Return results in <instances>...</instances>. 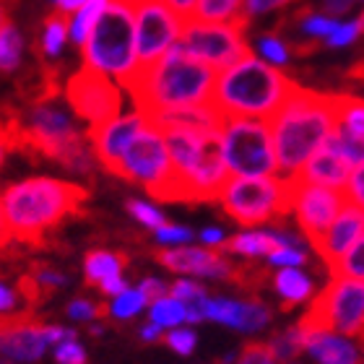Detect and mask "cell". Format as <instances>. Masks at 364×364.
<instances>
[{"label":"cell","instance_id":"obj_33","mask_svg":"<svg viewBox=\"0 0 364 364\" xmlns=\"http://www.w3.org/2000/svg\"><path fill=\"white\" fill-rule=\"evenodd\" d=\"M146 294L141 291V289H125L117 299L112 302V318L117 320H130V318H136L138 312L146 307Z\"/></svg>","mask_w":364,"mask_h":364},{"label":"cell","instance_id":"obj_40","mask_svg":"<svg viewBox=\"0 0 364 364\" xmlns=\"http://www.w3.org/2000/svg\"><path fill=\"white\" fill-rule=\"evenodd\" d=\"M338 29V23L331 16H304L302 18V31L310 37H331Z\"/></svg>","mask_w":364,"mask_h":364},{"label":"cell","instance_id":"obj_42","mask_svg":"<svg viewBox=\"0 0 364 364\" xmlns=\"http://www.w3.org/2000/svg\"><path fill=\"white\" fill-rule=\"evenodd\" d=\"M193 240V232L185 227H175V224H167V227L156 229V242L159 245H185Z\"/></svg>","mask_w":364,"mask_h":364},{"label":"cell","instance_id":"obj_23","mask_svg":"<svg viewBox=\"0 0 364 364\" xmlns=\"http://www.w3.org/2000/svg\"><path fill=\"white\" fill-rule=\"evenodd\" d=\"M245 0H198L190 21L200 23H232L242 14Z\"/></svg>","mask_w":364,"mask_h":364},{"label":"cell","instance_id":"obj_29","mask_svg":"<svg viewBox=\"0 0 364 364\" xmlns=\"http://www.w3.org/2000/svg\"><path fill=\"white\" fill-rule=\"evenodd\" d=\"M336 114H338V125L364 136V99L336 94Z\"/></svg>","mask_w":364,"mask_h":364},{"label":"cell","instance_id":"obj_16","mask_svg":"<svg viewBox=\"0 0 364 364\" xmlns=\"http://www.w3.org/2000/svg\"><path fill=\"white\" fill-rule=\"evenodd\" d=\"M151 258L172 273H193L208 279L232 281L237 263L221 258L219 247H175V250H154Z\"/></svg>","mask_w":364,"mask_h":364},{"label":"cell","instance_id":"obj_9","mask_svg":"<svg viewBox=\"0 0 364 364\" xmlns=\"http://www.w3.org/2000/svg\"><path fill=\"white\" fill-rule=\"evenodd\" d=\"M136 11V65L133 70L151 68L182 37L185 21L164 0H130Z\"/></svg>","mask_w":364,"mask_h":364},{"label":"cell","instance_id":"obj_48","mask_svg":"<svg viewBox=\"0 0 364 364\" xmlns=\"http://www.w3.org/2000/svg\"><path fill=\"white\" fill-rule=\"evenodd\" d=\"M346 193H349V198L359 205V208H364V164H359V167L354 169Z\"/></svg>","mask_w":364,"mask_h":364},{"label":"cell","instance_id":"obj_5","mask_svg":"<svg viewBox=\"0 0 364 364\" xmlns=\"http://www.w3.org/2000/svg\"><path fill=\"white\" fill-rule=\"evenodd\" d=\"M291 175L287 177H232L221 193V208L240 227L276 224L294 208Z\"/></svg>","mask_w":364,"mask_h":364},{"label":"cell","instance_id":"obj_20","mask_svg":"<svg viewBox=\"0 0 364 364\" xmlns=\"http://www.w3.org/2000/svg\"><path fill=\"white\" fill-rule=\"evenodd\" d=\"M130 263L128 252H109V250H89L84 258L86 287H102L107 279L120 276Z\"/></svg>","mask_w":364,"mask_h":364},{"label":"cell","instance_id":"obj_21","mask_svg":"<svg viewBox=\"0 0 364 364\" xmlns=\"http://www.w3.org/2000/svg\"><path fill=\"white\" fill-rule=\"evenodd\" d=\"M284 245L276 235H268V232H247V235H235L224 240L219 245V250L237 252V255H247V258H258V255H268L271 258L273 252H279Z\"/></svg>","mask_w":364,"mask_h":364},{"label":"cell","instance_id":"obj_4","mask_svg":"<svg viewBox=\"0 0 364 364\" xmlns=\"http://www.w3.org/2000/svg\"><path fill=\"white\" fill-rule=\"evenodd\" d=\"M296 84L287 73L247 55L232 68L221 70L213 91V107L227 117H252L271 122L294 94Z\"/></svg>","mask_w":364,"mask_h":364},{"label":"cell","instance_id":"obj_52","mask_svg":"<svg viewBox=\"0 0 364 364\" xmlns=\"http://www.w3.org/2000/svg\"><path fill=\"white\" fill-rule=\"evenodd\" d=\"M138 338L146 343H156V341H164V336H161V326L156 323H149V326H141L138 331Z\"/></svg>","mask_w":364,"mask_h":364},{"label":"cell","instance_id":"obj_17","mask_svg":"<svg viewBox=\"0 0 364 364\" xmlns=\"http://www.w3.org/2000/svg\"><path fill=\"white\" fill-rule=\"evenodd\" d=\"M362 235H364V208H359L349 198L346 205H343V211L338 213V219L333 221V227L328 229V235L323 237V242L315 247V252H318L320 260L331 271L362 240Z\"/></svg>","mask_w":364,"mask_h":364},{"label":"cell","instance_id":"obj_32","mask_svg":"<svg viewBox=\"0 0 364 364\" xmlns=\"http://www.w3.org/2000/svg\"><path fill=\"white\" fill-rule=\"evenodd\" d=\"M16 291L23 296V302H26V310H39L45 299L50 296V289L42 284V281L34 276V273H23L18 276V284H16Z\"/></svg>","mask_w":364,"mask_h":364},{"label":"cell","instance_id":"obj_19","mask_svg":"<svg viewBox=\"0 0 364 364\" xmlns=\"http://www.w3.org/2000/svg\"><path fill=\"white\" fill-rule=\"evenodd\" d=\"M304 351H310L320 364H362L364 359V354H359L354 343L343 341L328 331L304 336Z\"/></svg>","mask_w":364,"mask_h":364},{"label":"cell","instance_id":"obj_53","mask_svg":"<svg viewBox=\"0 0 364 364\" xmlns=\"http://www.w3.org/2000/svg\"><path fill=\"white\" fill-rule=\"evenodd\" d=\"M351 3H354V0H323V11H326L328 16H341L349 11Z\"/></svg>","mask_w":364,"mask_h":364},{"label":"cell","instance_id":"obj_18","mask_svg":"<svg viewBox=\"0 0 364 364\" xmlns=\"http://www.w3.org/2000/svg\"><path fill=\"white\" fill-rule=\"evenodd\" d=\"M351 164L346 156H341L338 151L323 146L320 151H315L310 156V161L304 164L302 169H296L291 175H296L304 182H315V185H323V188H333V190H346L351 180Z\"/></svg>","mask_w":364,"mask_h":364},{"label":"cell","instance_id":"obj_12","mask_svg":"<svg viewBox=\"0 0 364 364\" xmlns=\"http://www.w3.org/2000/svg\"><path fill=\"white\" fill-rule=\"evenodd\" d=\"M291 177L296 182L294 213L296 221H299V229L310 240L312 247H318L323 242V237L328 235V229L333 227V221L338 219V213L343 211V205L349 200V193L346 190L323 188V185H315V182H304L296 175Z\"/></svg>","mask_w":364,"mask_h":364},{"label":"cell","instance_id":"obj_34","mask_svg":"<svg viewBox=\"0 0 364 364\" xmlns=\"http://www.w3.org/2000/svg\"><path fill=\"white\" fill-rule=\"evenodd\" d=\"M338 276H351V279H364V235L354 247L341 258L338 266L331 268V279Z\"/></svg>","mask_w":364,"mask_h":364},{"label":"cell","instance_id":"obj_35","mask_svg":"<svg viewBox=\"0 0 364 364\" xmlns=\"http://www.w3.org/2000/svg\"><path fill=\"white\" fill-rule=\"evenodd\" d=\"M128 211L138 224H144V227H149V229H161V227H167L169 224V221L164 219L154 205L141 203V200H128Z\"/></svg>","mask_w":364,"mask_h":364},{"label":"cell","instance_id":"obj_44","mask_svg":"<svg viewBox=\"0 0 364 364\" xmlns=\"http://www.w3.org/2000/svg\"><path fill=\"white\" fill-rule=\"evenodd\" d=\"M307 263V255L302 250H291V247H281L279 252L271 255V266H284V268H296Z\"/></svg>","mask_w":364,"mask_h":364},{"label":"cell","instance_id":"obj_41","mask_svg":"<svg viewBox=\"0 0 364 364\" xmlns=\"http://www.w3.org/2000/svg\"><path fill=\"white\" fill-rule=\"evenodd\" d=\"M55 362H58V364H86L84 346H81V343H76V341L58 343V351H55Z\"/></svg>","mask_w":364,"mask_h":364},{"label":"cell","instance_id":"obj_13","mask_svg":"<svg viewBox=\"0 0 364 364\" xmlns=\"http://www.w3.org/2000/svg\"><path fill=\"white\" fill-rule=\"evenodd\" d=\"M167 141L161 138V130H156L151 122L146 120L133 144L128 146V151L122 156V177L120 180L138 182V185H154L169 167L167 159Z\"/></svg>","mask_w":364,"mask_h":364},{"label":"cell","instance_id":"obj_38","mask_svg":"<svg viewBox=\"0 0 364 364\" xmlns=\"http://www.w3.org/2000/svg\"><path fill=\"white\" fill-rule=\"evenodd\" d=\"M196 341H198V336H196V331H190V328H177V331H172V333L164 336V343H167L172 351L182 354V357L193 354Z\"/></svg>","mask_w":364,"mask_h":364},{"label":"cell","instance_id":"obj_6","mask_svg":"<svg viewBox=\"0 0 364 364\" xmlns=\"http://www.w3.org/2000/svg\"><path fill=\"white\" fill-rule=\"evenodd\" d=\"M136 11L125 0H109L84 42V63L102 73H114L117 81L136 65Z\"/></svg>","mask_w":364,"mask_h":364},{"label":"cell","instance_id":"obj_50","mask_svg":"<svg viewBox=\"0 0 364 364\" xmlns=\"http://www.w3.org/2000/svg\"><path fill=\"white\" fill-rule=\"evenodd\" d=\"M125 289H128V284H125V279H122V276H112V279H107L105 284H102V287H99V291H102V294L105 296H120L122 291H125Z\"/></svg>","mask_w":364,"mask_h":364},{"label":"cell","instance_id":"obj_24","mask_svg":"<svg viewBox=\"0 0 364 364\" xmlns=\"http://www.w3.org/2000/svg\"><path fill=\"white\" fill-rule=\"evenodd\" d=\"M21 34L14 26V18L8 16V11H3L0 18V63H3V73H14L21 65Z\"/></svg>","mask_w":364,"mask_h":364},{"label":"cell","instance_id":"obj_27","mask_svg":"<svg viewBox=\"0 0 364 364\" xmlns=\"http://www.w3.org/2000/svg\"><path fill=\"white\" fill-rule=\"evenodd\" d=\"M271 349L279 362H291L304 351V333L299 326H289L287 331H281L271 338Z\"/></svg>","mask_w":364,"mask_h":364},{"label":"cell","instance_id":"obj_28","mask_svg":"<svg viewBox=\"0 0 364 364\" xmlns=\"http://www.w3.org/2000/svg\"><path fill=\"white\" fill-rule=\"evenodd\" d=\"M245 304L247 302H235V299H208L205 315H208V320H216L221 326L240 331L245 318Z\"/></svg>","mask_w":364,"mask_h":364},{"label":"cell","instance_id":"obj_10","mask_svg":"<svg viewBox=\"0 0 364 364\" xmlns=\"http://www.w3.org/2000/svg\"><path fill=\"white\" fill-rule=\"evenodd\" d=\"M180 45L190 55H196L198 60L211 65L216 73L232 68L237 63L247 58L250 47L245 42L242 29H237L232 23H200V21H185Z\"/></svg>","mask_w":364,"mask_h":364},{"label":"cell","instance_id":"obj_57","mask_svg":"<svg viewBox=\"0 0 364 364\" xmlns=\"http://www.w3.org/2000/svg\"><path fill=\"white\" fill-rule=\"evenodd\" d=\"M346 81H351V84H359V81H364V58H362V60H357L349 70H346Z\"/></svg>","mask_w":364,"mask_h":364},{"label":"cell","instance_id":"obj_58","mask_svg":"<svg viewBox=\"0 0 364 364\" xmlns=\"http://www.w3.org/2000/svg\"><path fill=\"white\" fill-rule=\"evenodd\" d=\"M357 26H359V31H362V34H364V11H362V16H359V18H357Z\"/></svg>","mask_w":364,"mask_h":364},{"label":"cell","instance_id":"obj_22","mask_svg":"<svg viewBox=\"0 0 364 364\" xmlns=\"http://www.w3.org/2000/svg\"><path fill=\"white\" fill-rule=\"evenodd\" d=\"M276 291L281 294V310L291 312L299 302L312 294V281L299 268H281L273 281Z\"/></svg>","mask_w":364,"mask_h":364},{"label":"cell","instance_id":"obj_7","mask_svg":"<svg viewBox=\"0 0 364 364\" xmlns=\"http://www.w3.org/2000/svg\"><path fill=\"white\" fill-rule=\"evenodd\" d=\"M296 326L302 328L304 336L320 331L357 336L364 328V279H331Z\"/></svg>","mask_w":364,"mask_h":364},{"label":"cell","instance_id":"obj_8","mask_svg":"<svg viewBox=\"0 0 364 364\" xmlns=\"http://www.w3.org/2000/svg\"><path fill=\"white\" fill-rule=\"evenodd\" d=\"M266 120L252 117H229L224 130V156L229 172L237 177H273L279 172V156L273 149V136H268Z\"/></svg>","mask_w":364,"mask_h":364},{"label":"cell","instance_id":"obj_51","mask_svg":"<svg viewBox=\"0 0 364 364\" xmlns=\"http://www.w3.org/2000/svg\"><path fill=\"white\" fill-rule=\"evenodd\" d=\"M175 14L182 16V21H190V16H193V8H196L198 0H164Z\"/></svg>","mask_w":364,"mask_h":364},{"label":"cell","instance_id":"obj_1","mask_svg":"<svg viewBox=\"0 0 364 364\" xmlns=\"http://www.w3.org/2000/svg\"><path fill=\"white\" fill-rule=\"evenodd\" d=\"M89 190L76 182L53 177H29L14 182L0 198V237L3 252L16 247H50V232L84 213Z\"/></svg>","mask_w":364,"mask_h":364},{"label":"cell","instance_id":"obj_46","mask_svg":"<svg viewBox=\"0 0 364 364\" xmlns=\"http://www.w3.org/2000/svg\"><path fill=\"white\" fill-rule=\"evenodd\" d=\"M359 34V26L357 21L354 23H338V29L331 34V37L326 39V45L328 47H343V45H351L354 39H357Z\"/></svg>","mask_w":364,"mask_h":364},{"label":"cell","instance_id":"obj_31","mask_svg":"<svg viewBox=\"0 0 364 364\" xmlns=\"http://www.w3.org/2000/svg\"><path fill=\"white\" fill-rule=\"evenodd\" d=\"M266 281H268V271L263 266L258 268L255 263H237L235 276H232L229 284H235L245 294H258Z\"/></svg>","mask_w":364,"mask_h":364},{"label":"cell","instance_id":"obj_54","mask_svg":"<svg viewBox=\"0 0 364 364\" xmlns=\"http://www.w3.org/2000/svg\"><path fill=\"white\" fill-rule=\"evenodd\" d=\"M318 47H320V42H299V39H291V42H289V50H291L294 55H299V58L312 55Z\"/></svg>","mask_w":364,"mask_h":364},{"label":"cell","instance_id":"obj_15","mask_svg":"<svg viewBox=\"0 0 364 364\" xmlns=\"http://www.w3.org/2000/svg\"><path fill=\"white\" fill-rule=\"evenodd\" d=\"M47 343V326L34 318L31 310L11 312L3 315V354L14 362H37L45 354Z\"/></svg>","mask_w":364,"mask_h":364},{"label":"cell","instance_id":"obj_11","mask_svg":"<svg viewBox=\"0 0 364 364\" xmlns=\"http://www.w3.org/2000/svg\"><path fill=\"white\" fill-rule=\"evenodd\" d=\"M65 102L70 109L89 122V130L105 128L107 122L117 120L122 107L120 91L114 89L112 81L107 78V73L97 68H84L73 73L65 84Z\"/></svg>","mask_w":364,"mask_h":364},{"label":"cell","instance_id":"obj_36","mask_svg":"<svg viewBox=\"0 0 364 364\" xmlns=\"http://www.w3.org/2000/svg\"><path fill=\"white\" fill-rule=\"evenodd\" d=\"M268 323H271V310H268L266 304H258V302L245 304V318H242V326H240V331H245V333H252V331L266 328Z\"/></svg>","mask_w":364,"mask_h":364},{"label":"cell","instance_id":"obj_3","mask_svg":"<svg viewBox=\"0 0 364 364\" xmlns=\"http://www.w3.org/2000/svg\"><path fill=\"white\" fill-rule=\"evenodd\" d=\"M336 125V94H320L296 86L287 105L268 122L279 167L289 175L302 169L312 154L323 149Z\"/></svg>","mask_w":364,"mask_h":364},{"label":"cell","instance_id":"obj_14","mask_svg":"<svg viewBox=\"0 0 364 364\" xmlns=\"http://www.w3.org/2000/svg\"><path fill=\"white\" fill-rule=\"evenodd\" d=\"M146 125V117L141 112L120 117V120L107 122L105 128L86 130L97 161L114 177H122V156L128 151V146L133 144V138L141 133V128Z\"/></svg>","mask_w":364,"mask_h":364},{"label":"cell","instance_id":"obj_55","mask_svg":"<svg viewBox=\"0 0 364 364\" xmlns=\"http://www.w3.org/2000/svg\"><path fill=\"white\" fill-rule=\"evenodd\" d=\"M0 299H3V315H11L16 307V294L11 291V287L8 284H3L0 287Z\"/></svg>","mask_w":364,"mask_h":364},{"label":"cell","instance_id":"obj_39","mask_svg":"<svg viewBox=\"0 0 364 364\" xmlns=\"http://www.w3.org/2000/svg\"><path fill=\"white\" fill-rule=\"evenodd\" d=\"M29 273H34L42 284H45L50 291L53 289H60V287H65V273H60L58 268H53L50 263H42V260H34V263H29Z\"/></svg>","mask_w":364,"mask_h":364},{"label":"cell","instance_id":"obj_37","mask_svg":"<svg viewBox=\"0 0 364 364\" xmlns=\"http://www.w3.org/2000/svg\"><path fill=\"white\" fill-rule=\"evenodd\" d=\"M276 354H273L271 343H245L242 354H240V362L237 364H276Z\"/></svg>","mask_w":364,"mask_h":364},{"label":"cell","instance_id":"obj_43","mask_svg":"<svg viewBox=\"0 0 364 364\" xmlns=\"http://www.w3.org/2000/svg\"><path fill=\"white\" fill-rule=\"evenodd\" d=\"M258 50H260V55H263L266 60L276 63V65L287 63V47L281 45V42L276 37H271V34H266V37L260 39V42H258Z\"/></svg>","mask_w":364,"mask_h":364},{"label":"cell","instance_id":"obj_30","mask_svg":"<svg viewBox=\"0 0 364 364\" xmlns=\"http://www.w3.org/2000/svg\"><path fill=\"white\" fill-rule=\"evenodd\" d=\"M182 320H188V307L175 296H164V299L151 304V323H156V326L175 328Z\"/></svg>","mask_w":364,"mask_h":364},{"label":"cell","instance_id":"obj_47","mask_svg":"<svg viewBox=\"0 0 364 364\" xmlns=\"http://www.w3.org/2000/svg\"><path fill=\"white\" fill-rule=\"evenodd\" d=\"M141 291L146 294L149 304H154V302H159V299H164V296H172V284H164V281H159V279H146L144 284H141Z\"/></svg>","mask_w":364,"mask_h":364},{"label":"cell","instance_id":"obj_2","mask_svg":"<svg viewBox=\"0 0 364 364\" xmlns=\"http://www.w3.org/2000/svg\"><path fill=\"white\" fill-rule=\"evenodd\" d=\"M216 78L219 73L211 65L198 60L182 45H175L151 68L130 70L120 78V84L130 91L138 112L151 117L164 109L211 105Z\"/></svg>","mask_w":364,"mask_h":364},{"label":"cell","instance_id":"obj_26","mask_svg":"<svg viewBox=\"0 0 364 364\" xmlns=\"http://www.w3.org/2000/svg\"><path fill=\"white\" fill-rule=\"evenodd\" d=\"M70 34V21L65 11H53V14L45 18V53L47 58H58L63 53V45H65V37Z\"/></svg>","mask_w":364,"mask_h":364},{"label":"cell","instance_id":"obj_45","mask_svg":"<svg viewBox=\"0 0 364 364\" xmlns=\"http://www.w3.org/2000/svg\"><path fill=\"white\" fill-rule=\"evenodd\" d=\"M172 296L180 299V302H193L198 296H205V287L193 284V281H175L172 284Z\"/></svg>","mask_w":364,"mask_h":364},{"label":"cell","instance_id":"obj_25","mask_svg":"<svg viewBox=\"0 0 364 364\" xmlns=\"http://www.w3.org/2000/svg\"><path fill=\"white\" fill-rule=\"evenodd\" d=\"M323 146L338 151L341 156L351 161V164H364V136L362 133H354V130L343 128V125H336V130L328 136V141Z\"/></svg>","mask_w":364,"mask_h":364},{"label":"cell","instance_id":"obj_49","mask_svg":"<svg viewBox=\"0 0 364 364\" xmlns=\"http://www.w3.org/2000/svg\"><path fill=\"white\" fill-rule=\"evenodd\" d=\"M284 3H287V0H245V8H247L250 16H258V14H266V11L284 6Z\"/></svg>","mask_w":364,"mask_h":364},{"label":"cell","instance_id":"obj_56","mask_svg":"<svg viewBox=\"0 0 364 364\" xmlns=\"http://www.w3.org/2000/svg\"><path fill=\"white\" fill-rule=\"evenodd\" d=\"M200 242L211 245V247H219V245L224 242V235H221L219 229H203V232H200Z\"/></svg>","mask_w":364,"mask_h":364}]
</instances>
